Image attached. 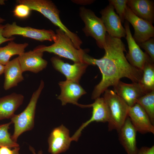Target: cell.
Segmentation results:
<instances>
[{
  "label": "cell",
  "instance_id": "cell-10",
  "mask_svg": "<svg viewBox=\"0 0 154 154\" xmlns=\"http://www.w3.org/2000/svg\"><path fill=\"white\" fill-rule=\"evenodd\" d=\"M100 13L101 15V19L108 34L112 37L120 39L125 37V29L112 5L109 4L100 11Z\"/></svg>",
  "mask_w": 154,
  "mask_h": 154
},
{
  "label": "cell",
  "instance_id": "cell-34",
  "mask_svg": "<svg viewBox=\"0 0 154 154\" xmlns=\"http://www.w3.org/2000/svg\"><path fill=\"white\" fill-rule=\"evenodd\" d=\"M5 21V19L0 17V24L3 23Z\"/></svg>",
  "mask_w": 154,
  "mask_h": 154
},
{
  "label": "cell",
  "instance_id": "cell-11",
  "mask_svg": "<svg viewBox=\"0 0 154 154\" xmlns=\"http://www.w3.org/2000/svg\"><path fill=\"white\" fill-rule=\"evenodd\" d=\"M58 84L61 92L57 98L61 101L62 106L71 103L82 108H86V105L78 103L81 96L86 93L79 83L66 80L59 82Z\"/></svg>",
  "mask_w": 154,
  "mask_h": 154
},
{
  "label": "cell",
  "instance_id": "cell-32",
  "mask_svg": "<svg viewBox=\"0 0 154 154\" xmlns=\"http://www.w3.org/2000/svg\"><path fill=\"white\" fill-rule=\"evenodd\" d=\"M13 151L5 146L0 147V154H13Z\"/></svg>",
  "mask_w": 154,
  "mask_h": 154
},
{
  "label": "cell",
  "instance_id": "cell-26",
  "mask_svg": "<svg viewBox=\"0 0 154 154\" xmlns=\"http://www.w3.org/2000/svg\"><path fill=\"white\" fill-rule=\"evenodd\" d=\"M128 0H109V4L112 5L116 10L121 23L125 21L124 16L125 9L127 7Z\"/></svg>",
  "mask_w": 154,
  "mask_h": 154
},
{
  "label": "cell",
  "instance_id": "cell-13",
  "mask_svg": "<svg viewBox=\"0 0 154 154\" xmlns=\"http://www.w3.org/2000/svg\"><path fill=\"white\" fill-rule=\"evenodd\" d=\"M51 61L54 68L65 76L66 80L79 83L82 75L89 66L85 63L70 64L57 57H53Z\"/></svg>",
  "mask_w": 154,
  "mask_h": 154
},
{
  "label": "cell",
  "instance_id": "cell-14",
  "mask_svg": "<svg viewBox=\"0 0 154 154\" xmlns=\"http://www.w3.org/2000/svg\"><path fill=\"white\" fill-rule=\"evenodd\" d=\"M43 53L34 49L19 55L17 58L23 72L37 73L45 69L48 62L42 58Z\"/></svg>",
  "mask_w": 154,
  "mask_h": 154
},
{
  "label": "cell",
  "instance_id": "cell-25",
  "mask_svg": "<svg viewBox=\"0 0 154 154\" xmlns=\"http://www.w3.org/2000/svg\"><path fill=\"white\" fill-rule=\"evenodd\" d=\"M11 122L0 125V147L5 146L9 148L19 147V144L13 141L8 131Z\"/></svg>",
  "mask_w": 154,
  "mask_h": 154
},
{
  "label": "cell",
  "instance_id": "cell-15",
  "mask_svg": "<svg viewBox=\"0 0 154 154\" xmlns=\"http://www.w3.org/2000/svg\"><path fill=\"white\" fill-rule=\"evenodd\" d=\"M128 116L136 131L143 134H154V125L151 123L146 112L138 104L129 107Z\"/></svg>",
  "mask_w": 154,
  "mask_h": 154
},
{
  "label": "cell",
  "instance_id": "cell-18",
  "mask_svg": "<svg viewBox=\"0 0 154 154\" xmlns=\"http://www.w3.org/2000/svg\"><path fill=\"white\" fill-rule=\"evenodd\" d=\"M113 87L114 91L129 107L134 106L138 99L145 94L137 82L127 84L119 80Z\"/></svg>",
  "mask_w": 154,
  "mask_h": 154
},
{
  "label": "cell",
  "instance_id": "cell-19",
  "mask_svg": "<svg viewBox=\"0 0 154 154\" xmlns=\"http://www.w3.org/2000/svg\"><path fill=\"white\" fill-rule=\"evenodd\" d=\"M23 72L17 57L9 61L5 66L3 88L7 90L17 86L24 80Z\"/></svg>",
  "mask_w": 154,
  "mask_h": 154
},
{
  "label": "cell",
  "instance_id": "cell-27",
  "mask_svg": "<svg viewBox=\"0 0 154 154\" xmlns=\"http://www.w3.org/2000/svg\"><path fill=\"white\" fill-rule=\"evenodd\" d=\"M143 49L145 52L149 56L152 60L154 62V38H150L142 43L137 44Z\"/></svg>",
  "mask_w": 154,
  "mask_h": 154
},
{
  "label": "cell",
  "instance_id": "cell-31",
  "mask_svg": "<svg viewBox=\"0 0 154 154\" xmlns=\"http://www.w3.org/2000/svg\"><path fill=\"white\" fill-rule=\"evenodd\" d=\"M29 149L32 152L33 154H37L35 152V149L34 148L31 146H29ZM20 149L19 147H17L14 148L13 150V154H19V150ZM42 151L41 150L39 151L38 154H42Z\"/></svg>",
  "mask_w": 154,
  "mask_h": 154
},
{
  "label": "cell",
  "instance_id": "cell-33",
  "mask_svg": "<svg viewBox=\"0 0 154 154\" xmlns=\"http://www.w3.org/2000/svg\"><path fill=\"white\" fill-rule=\"evenodd\" d=\"M5 66L0 64V76L4 73Z\"/></svg>",
  "mask_w": 154,
  "mask_h": 154
},
{
  "label": "cell",
  "instance_id": "cell-23",
  "mask_svg": "<svg viewBox=\"0 0 154 154\" xmlns=\"http://www.w3.org/2000/svg\"><path fill=\"white\" fill-rule=\"evenodd\" d=\"M139 84L145 94L154 90V62L150 60L145 63Z\"/></svg>",
  "mask_w": 154,
  "mask_h": 154
},
{
  "label": "cell",
  "instance_id": "cell-12",
  "mask_svg": "<svg viewBox=\"0 0 154 154\" xmlns=\"http://www.w3.org/2000/svg\"><path fill=\"white\" fill-rule=\"evenodd\" d=\"M72 141L69 130L62 125L54 128L48 139V151L51 154H59L67 151Z\"/></svg>",
  "mask_w": 154,
  "mask_h": 154
},
{
  "label": "cell",
  "instance_id": "cell-1",
  "mask_svg": "<svg viewBox=\"0 0 154 154\" xmlns=\"http://www.w3.org/2000/svg\"><path fill=\"white\" fill-rule=\"evenodd\" d=\"M103 49L105 54L102 58L96 59L88 54L85 59L88 65L97 66L102 75L101 81L92 92L91 98L93 100L100 97L109 87L114 86L122 78L138 83L142 75V71L133 66L126 59L125 46L121 39L107 33Z\"/></svg>",
  "mask_w": 154,
  "mask_h": 154
},
{
  "label": "cell",
  "instance_id": "cell-35",
  "mask_svg": "<svg viewBox=\"0 0 154 154\" xmlns=\"http://www.w3.org/2000/svg\"><path fill=\"white\" fill-rule=\"evenodd\" d=\"M4 0H0V4L3 5L5 4Z\"/></svg>",
  "mask_w": 154,
  "mask_h": 154
},
{
  "label": "cell",
  "instance_id": "cell-28",
  "mask_svg": "<svg viewBox=\"0 0 154 154\" xmlns=\"http://www.w3.org/2000/svg\"><path fill=\"white\" fill-rule=\"evenodd\" d=\"M31 11L27 5L23 4H19L15 6L13 13L15 16L19 18H24L29 16Z\"/></svg>",
  "mask_w": 154,
  "mask_h": 154
},
{
  "label": "cell",
  "instance_id": "cell-30",
  "mask_svg": "<svg viewBox=\"0 0 154 154\" xmlns=\"http://www.w3.org/2000/svg\"><path fill=\"white\" fill-rule=\"evenodd\" d=\"M4 27V25L0 24V45L5 42L13 40L15 38V37H12L9 38H7L3 36L2 32Z\"/></svg>",
  "mask_w": 154,
  "mask_h": 154
},
{
  "label": "cell",
  "instance_id": "cell-9",
  "mask_svg": "<svg viewBox=\"0 0 154 154\" xmlns=\"http://www.w3.org/2000/svg\"><path fill=\"white\" fill-rule=\"evenodd\" d=\"M124 28L129 49L128 52L125 56L126 58L132 66L142 71L146 62L152 60L146 52H144L141 49L133 39L131 32L129 23L126 21L124 23Z\"/></svg>",
  "mask_w": 154,
  "mask_h": 154
},
{
  "label": "cell",
  "instance_id": "cell-8",
  "mask_svg": "<svg viewBox=\"0 0 154 154\" xmlns=\"http://www.w3.org/2000/svg\"><path fill=\"white\" fill-rule=\"evenodd\" d=\"M124 19L133 27L134 33L133 37L137 44L154 37L153 24L137 16L127 6L125 9Z\"/></svg>",
  "mask_w": 154,
  "mask_h": 154
},
{
  "label": "cell",
  "instance_id": "cell-16",
  "mask_svg": "<svg viewBox=\"0 0 154 154\" xmlns=\"http://www.w3.org/2000/svg\"><path fill=\"white\" fill-rule=\"evenodd\" d=\"M95 100L94 103L89 104L90 107L92 108L91 117L89 119L83 123L71 137L72 141H77L82 130L90 123L94 121L103 123L108 122L109 119L108 111L104 98L100 97Z\"/></svg>",
  "mask_w": 154,
  "mask_h": 154
},
{
  "label": "cell",
  "instance_id": "cell-29",
  "mask_svg": "<svg viewBox=\"0 0 154 154\" xmlns=\"http://www.w3.org/2000/svg\"><path fill=\"white\" fill-rule=\"evenodd\" d=\"M137 154H154V146L151 147H142L139 149Z\"/></svg>",
  "mask_w": 154,
  "mask_h": 154
},
{
  "label": "cell",
  "instance_id": "cell-17",
  "mask_svg": "<svg viewBox=\"0 0 154 154\" xmlns=\"http://www.w3.org/2000/svg\"><path fill=\"white\" fill-rule=\"evenodd\" d=\"M137 131L128 117L118 132L119 139L127 154H137L139 149L137 146Z\"/></svg>",
  "mask_w": 154,
  "mask_h": 154
},
{
  "label": "cell",
  "instance_id": "cell-21",
  "mask_svg": "<svg viewBox=\"0 0 154 154\" xmlns=\"http://www.w3.org/2000/svg\"><path fill=\"white\" fill-rule=\"evenodd\" d=\"M127 6L138 17L153 24L154 22V4L150 0H128Z\"/></svg>",
  "mask_w": 154,
  "mask_h": 154
},
{
  "label": "cell",
  "instance_id": "cell-5",
  "mask_svg": "<svg viewBox=\"0 0 154 154\" xmlns=\"http://www.w3.org/2000/svg\"><path fill=\"white\" fill-rule=\"evenodd\" d=\"M104 93L109 115L108 131L115 130L118 132L128 117L129 107L114 91L108 89Z\"/></svg>",
  "mask_w": 154,
  "mask_h": 154
},
{
  "label": "cell",
  "instance_id": "cell-2",
  "mask_svg": "<svg viewBox=\"0 0 154 154\" xmlns=\"http://www.w3.org/2000/svg\"><path fill=\"white\" fill-rule=\"evenodd\" d=\"M19 4L28 6L31 10L37 11L58 27L70 38L75 47L80 48L82 42L78 35L72 32L62 23L60 17L59 10L52 1L49 0H17Z\"/></svg>",
  "mask_w": 154,
  "mask_h": 154
},
{
  "label": "cell",
  "instance_id": "cell-22",
  "mask_svg": "<svg viewBox=\"0 0 154 154\" xmlns=\"http://www.w3.org/2000/svg\"><path fill=\"white\" fill-rule=\"evenodd\" d=\"M28 43H17L13 40L7 45L0 47V64L5 66L13 56H18L25 52V49L28 46Z\"/></svg>",
  "mask_w": 154,
  "mask_h": 154
},
{
  "label": "cell",
  "instance_id": "cell-3",
  "mask_svg": "<svg viewBox=\"0 0 154 154\" xmlns=\"http://www.w3.org/2000/svg\"><path fill=\"white\" fill-rule=\"evenodd\" d=\"M56 34L53 44L48 46L40 45L34 49L42 52H46L54 53L70 59L74 63H86L84 59L87 54L84 50L76 48L70 38L59 29L56 30Z\"/></svg>",
  "mask_w": 154,
  "mask_h": 154
},
{
  "label": "cell",
  "instance_id": "cell-6",
  "mask_svg": "<svg viewBox=\"0 0 154 154\" xmlns=\"http://www.w3.org/2000/svg\"><path fill=\"white\" fill-rule=\"evenodd\" d=\"M79 15L85 24L83 31L86 35L94 38L98 46L103 49L107 33L101 18L92 10L84 7L80 8Z\"/></svg>",
  "mask_w": 154,
  "mask_h": 154
},
{
  "label": "cell",
  "instance_id": "cell-4",
  "mask_svg": "<svg viewBox=\"0 0 154 154\" xmlns=\"http://www.w3.org/2000/svg\"><path fill=\"white\" fill-rule=\"evenodd\" d=\"M44 86V82L41 80L39 87L33 92L26 108L20 114H15L11 118V122L14 125V131L11 137L14 141L17 142L18 137L21 134L33 128L37 103Z\"/></svg>",
  "mask_w": 154,
  "mask_h": 154
},
{
  "label": "cell",
  "instance_id": "cell-24",
  "mask_svg": "<svg viewBox=\"0 0 154 154\" xmlns=\"http://www.w3.org/2000/svg\"><path fill=\"white\" fill-rule=\"evenodd\" d=\"M136 103L143 109L154 125V90L146 93L140 97Z\"/></svg>",
  "mask_w": 154,
  "mask_h": 154
},
{
  "label": "cell",
  "instance_id": "cell-20",
  "mask_svg": "<svg viewBox=\"0 0 154 154\" xmlns=\"http://www.w3.org/2000/svg\"><path fill=\"white\" fill-rule=\"evenodd\" d=\"M24 96L15 92L0 98V120L11 118L22 104Z\"/></svg>",
  "mask_w": 154,
  "mask_h": 154
},
{
  "label": "cell",
  "instance_id": "cell-7",
  "mask_svg": "<svg viewBox=\"0 0 154 154\" xmlns=\"http://www.w3.org/2000/svg\"><path fill=\"white\" fill-rule=\"evenodd\" d=\"M2 34L7 38H10L14 35H19L40 41H54L56 37V33L52 30L22 27L17 25L15 22L4 25Z\"/></svg>",
  "mask_w": 154,
  "mask_h": 154
}]
</instances>
